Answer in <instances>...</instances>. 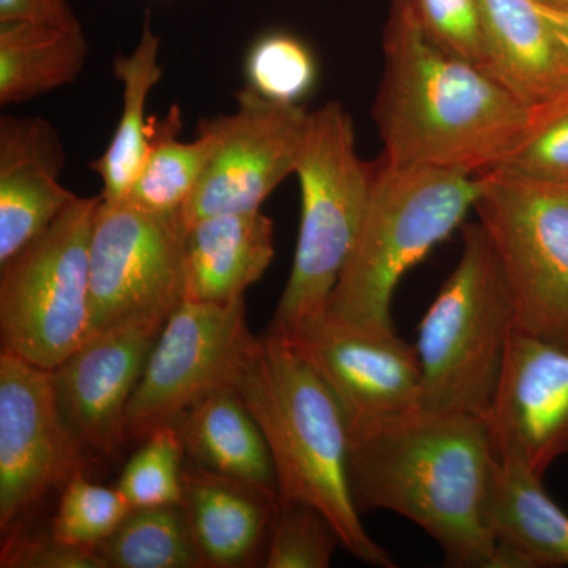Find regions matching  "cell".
<instances>
[{
	"instance_id": "cell-1",
	"label": "cell",
	"mask_w": 568,
	"mask_h": 568,
	"mask_svg": "<svg viewBox=\"0 0 568 568\" xmlns=\"http://www.w3.org/2000/svg\"><path fill=\"white\" fill-rule=\"evenodd\" d=\"M497 463L485 418L417 409L351 432V495L361 515L416 523L448 567L506 568L488 519Z\"/></svg>"
},
{
	"instance_id": "cell-2",
	"label": "cell",
	"mask_w": 568,
	"mask_h": 568,
	"mask_svg": "<svg viewBox=\"0 0 568 568\" xmlns=\"http://www.w3.org/2000/svg\"><path fill=\"white\" fill-rule=\"evenodd\" d=\"M373 118L384 162L480 175L525 138L532 108L476 63L437 48L394 2Z\"/></svg>"
},
{
	"instance_id": "cell-3",
	"label": "cell",
	"mask_w": 568,
	"mask_h": 568,
	"mask_svg": "<svg viewBox=\"0 0 568 568\" xmlns=\"http://www.w3.org/2000/svg\"><path fill=\"white\" fill-rule=\"evenodd\" d=\"M231 387L267 440L282 500L317 508L355 559L396 567L387 549L366 532L351 495L345 410L298 347L283 336L250 335Z\"/></svg>"
},
{
	"instance_id": "cell-4",
	"label": "cell",
	"mask_w": 568,
	"mask_h": 568,
	"mask_svg": "<svg viewBox=\"0 0 568 568\" xmlns=\"http://www.w3.org/2000/svg\"><path fill=\"white\" fill-rule=\"evenodd\" d=\"M484 189L481 175L376 163L372 196L353 253L325 315L390 331L392 298L407 271L465 222Z\"/></svg>"
},
{
	"instance_id": "cell-5",
	"label": "cell",
	"mask_w": 568,
	"mask_h": 568,
	"mask_svg": "<svg viewBox=\"0 0 568 568\" xmlns=\"http://www.w3.org/2000/svg\"><path fill=\"white\" fill-rule=\"evenodd\" d=\"M515 328L514 302L487 231L467 223L457 267L418 325L420 409L487 417Z\"/></svg>"
},
{
	"instance_id": "cell-6",
	"label": "cell",
	"mask_w": 568,
	"mask_h": 568,
	"mask_svg": "<svg viewBox=\"0 0 568 568\" xmlns=\"http://www.w3.org/2000/svg\"><path fill=\"white\" fill-rule=\"evenodd\" d=\"M375 171L357 155L353 118L342 104L310 112L295 168L302 194L297 246L267 334L286 338L325 312L361 234Z\"/></svg>"
},
{
	"instance_id": "cell-7",
	"label": "cell",
	"mask_w": 568,
	"mask_h": 568,
	"mask_svg": "<svg viewBox=\"0 0 568 568\" xmlns=\"http://www.w3.org/2000/svg\"><path fill=\"white\" fill-rule=\"evenodd\" d=\"M100 196H78L40 237L0 264L2 347L54 369L88 339L91 239Z\"/></svg>"
},
{
	"instance_id": "cell-8",
	"label": "cell",
	"mask_w": 568,
	"mask_h": 568,
	"mask_svg": "<svg viewBox=\"0 0 568 568\" xmlns=\"http://www.w3.org/2000/svg\"><path fill=\"white\" fill-rule=\"evenodd\" d=\"M478 223L514 302L517 331L568 349V182L480 174Z\"/></svg>"
},
{
	"instance_id": "cell-9",
	"label": "cell",
	"mask_w": 568,
	"mask_h": 568,
	"mask_svg": "<svg viewBox=\"0 0 568 568\" xmlns=\"http://www.w3.org/2000/svg\"><path fill=\"white\" fill-rule=\"evenodd\" d=\"M185 234L182 211L148 212L102 197L91 239L88 339L129 321L168 320L185 301Z\"/></svg>"
},
{
	"instance_id": "cell-10",
	"label": "cell",
	"mask_w": 568,
	"mask_h": 568,
	"mask_svg": "<svg viewBox=\"0 0 568 568\" xmlns=\"http://www.w3.org/2000/svg\"><path fill=\"white\" fill-rule=\"evenodd\" d=\"M85 448L63 416L51 369L0 349V532L31 517L84 469Z\"/></svg>"
},
{
	"instance_id": "cell-11",
	"label": "cell",
	"mask_w": 568,
	"mask_h": 568,
	"mask_svg": "<svg viewBox=\"0 0 568 568\" xmlns=\"http://www.w3.org/2000/svg\"><path fill=\"white\" fill-rule=\"evenodd\" d=\"M250 335L245 297L231 304L183 301L164 323L126 410V444L178 425L205 396L231 387Z\"/></svg>"
},
{
	"instance_id": "cell-12",
	"label": "cell",
	"mask_w": 568,
	"mask_h": 568,
	"mask_svg": "<svg viewBox=\"0 0 568 568\" xmlns=\"http://www.w3.org/2000/svg\"><path fill=\"white\" fill-rule=\"evenodd\" d=\"M235 102L231 114L207 119L215 148L182 207L186 227L219 213L260 211L295 174L308 122L305 108L265 99L248 84L235 93Z\"/></svg>"
},
{
	"instance_id": "cell-13",
	"label": "cell",
	"mask_w": 568,
	"mask_h": 568,
	"mask_svg": "<svg viewBox=\"0 0 568 568\" xmlns=\"http://www.w3.org/2000/svg\"><path fill=\"white\" fill-rule=\"evenodd\" d=\"M286 338L334 392L349 432L420 409L417 349L403 342L394 328L358 327L324 312L304 321Z\"/></svg>"
},
{
	"instance_id": "cell-14",
	"label": "cell",
	"mask_w": 568,
	"mask_h": 568,
	"mask_svg": "<svg viewBox=\"0 0 568 568\" xmlns=\"http://www.w3.org/2000/svg\"><path fill=\"white\" fill-rule=\"evenodd\" d=\"M485 422L497 462L544 477L568 455V349L515 328Z\"/></svg>"
},
{
	"instance_id": "cell-15",
	"label": "cell",
	"mask_w": 568,
	"mask_h": 568,
	"mask_svg": "<svg viewBox=\"0 0 568 568\" xmlns=\"http://www.w3.org/2000/svg\"><path fill=\"white\" fill-rule=\"evenodd\" d=\"M164 323L112 325L51 369L63 416L91 454L118 457L126 446V410Z\"/></svg>"
},
{
	"instance_id": "cell-16",
	"label": "cell",
	"mask_w": 568,
	"mask_h": 568,
	"mask_svg": "<svg viewBox=\"0 0 568 568\" xmlns=\"http://www.w3.org/2000/svg\"><path fill=\"white\" fill-rule=\"evenodd\" d=\"M65 152L43 118H0V264L40 237L78 194L61 183Z\"/></svg>"
},
{
	"instance_id": "cell-17",
	"label": "cell",
	"mask_w": 568,
	"mask_h": 568,
	"mask_svg": "<svg viewBox=\"0 0 568 568\" xmlns=\"http://www.w3.org/2000/svg\"><path fill=\"white\" fill-rule=\"evenodd\" d=\"M282 497L190 463L182 506L207 568L264 566Z\"/></svg>"
},
{
	"instance_id": "cell-18",
	"label": "cell",
	"mask_w": 568,
	"mask_h": 568,
	"mask_svg": "<svg viewBox=\"0 0 568 568\" xmlns=\"http://www.w3.org/2000/svg\"><path fill=\"white\" fill-rule=\"evenodd\" d=\"M274 256V220L261 209L204 216L186 227L183 297L201 304L244 298Z\"/></svg>"
},
{
	"instance_id": "cell-19",
	"label": "cell",
	"mask_w": 568,
	"mask_h": 568,
	"mask_svg": "<svg viewBox=\"0 0 568 568\" xmlns=\"http://www.w3.org/2000/svg\"><path fill=\"white\" fill-rule=\"evenodd\" d=\"M487 69L529 108L568 88V47L537 0H478Z\"/></svg>"
},
{
	"instance_id": "cell-20",
	"label": "cell",
	"mask_w": 568,
	"mask_h": 568,
	"mask_svg": "<svg viewBox=\"0 0 568 568\" xmlns=\"http://www.w3.org/2000/svg\"><path fill=\"white\" fill-rule=\"evenodd\" d=\"M175 428L194 465L280 496L271 448L234 387L205 396Z\"/></svg>"
},
{
	"instance_id": "cell-21",
	"label": "cell",
	"mask_w": 568,
	"mask_h": 568,
	"mask_svg": "<svg viewBox=\"0 0 568 568\" xmlns=\"http://www.w3.org/2000/svg\"><path fill=\"white\" fill-rule=\"evenodd\" d=\"M541 480L526 467L497 463L488 519L506 568L568 566V514Z\"/></svg>"
},
{
	"instance_id": "cell-22",
	"label": "cell",
	"mask_w": 568,
	"mask_h": 568,
	"mask_svg": "<svg viewBox=\"0 0 568 568\" xmlns=\"http://www.w3.org/2000/svg\"><path fill=\"white\" fill-rule=\"evenodd\" d=\"M160 47L162 41L153 32L148 13L134 50L119 54L114 61V74L122 84L121 119L106 151L91 163L92 170L102 178V197L110 203L125 200L151 151L145 108L152 89L163 77Z\"/></svg>"
},
{
	"instance_id": "cell-23",
	"label": "cell",
	"mask_w": 568,
	"mask_h": 568,
	"mask_svg": "<svg viewBox=\"0 0 568 568\" xmlns=\"http://www.w3.org/2000/svg\"><path fill=\"white\" fill-rule=\"evenodd\" d=\"M89 44L81 28L0 22V104H21L77 81Z\"/></svg>"
},
{
	"instance_id": "cell-24",
	"label": "cell",
	"mask_w": 568,
	"mask_h": 568,
	"mask_svg": "<svg viewBox=\"0 0 568 568\" xmlns=\"http://www.w3.org/2000/svg\"><path fill=\"white\" fill-rule=\"evenodd\" d=\"M181 129V110L173 106L170 114L152 130L148 160L122 201L148 212L182 211L211 159L215 133L207 119L197 125L193 141H179Z\"/></svg>"
},
{
	"instance_id": "cell-25",
	"label": "cell",
	"mask_w": 568,
	"mask_h": 568,
	"mask_svg": "<svg viewBox=\"0 0 568 568\" xmlns=\"http://www.w3.org/2000/svg\"><path fill=\"white\" fill-rule=\"evenodd\" d=\"M97 551L106 568H207L182 503L132 508Z\"/></svg>"
},
{
	"instance_id": "cell-26",
	"label": "cell",
	"mask_w": 568,
	"mask_h": 568,
	"mask_svg": "<svg viewBox=\"0 0 568 568\" xmlns=\"http://www.w3.org/2000/svg\"><path fill=\"white\" fill-rule=\"evenodd\" d=\"M181 435L174 425L155 429L123 467L119 491L132 508L182 503L183 458Z\"/></svg>"
},
{
	"instance_id": "cell-27",
	"label": "cell",
	"mask_w": 568,
	"mask_h": 568,
	"mask_svg": "<svg viewBox=\"0 0 568 568\" xmlns=\"http://www.w3.org/2000/svg\"><path fill=\"white\" fill-rule=\"evenodd\" d=\"M250 88L265 99L298 104L315 85V55L290 33H268L250 48L245 59Z\"/></svg>"
},
{
	"instance_id": "cell-28",
	"label": "cell",
	"mask_w": 568,
	"mask_h": 568,
	"mask_svg": "<svg viewBox=\"0 0 568 568\" xmlns=\"http://www.w3.org/2000/svg\"><path fill=\"white\" fill-rule=\"evenodd\" d=\"M130 510L132 507L118 487L92 484L81 473L63 487L51 530L63 544L97 548L119 528Z\"/></svg>"
},
{
	"instance_id": "cell-29",
	"label": "cell",
	"mask_w": 568,
	"mask_h": 568,
	"mask_svg": "<svg viewBox=\"0 0 568 568\" xmlns=\"http://www.w3.org/2000/svg\"><path fill=\"white\" fill-rule=\"evenodd\" d=\"M338 547H343L338 534L317 508L282 500L263 567L327 568Z\"/></svg>"
},
{
	"instance_id": "cell-30",
	"label": "cell",
	"mask_w": 568,
	"mask_h": 568,
	"mask_svg": "<svg viewBox=\"0 0 568 568\" xmlns=\"http://www.w3.org/2000/svg\"><path fill=\"white\" fill-rule=\"evenodd\" d=\"M496 170L538 181L568 182V88L532 108L525 138Z\"/></svg>"
},
{
	"instance_id": "cell-31",
	"label": "cell",
	"mask_w": 568,
	"mask_h": 568,
	"mask_svg": "<svg viewBox=\"0 0 568 568\" xmlns=\"http://www.w3.org/2000/svg\"><path fill=\"white\" fill-rule=\"evenodd\" d=\"M417 22L426 39L448 54L487 70L478 0H394ZM489 73V71H488Z\"/></svg>"
},
{
	"instance_id": "cell-32",
	"label": "cell",
	"mask_w": 568,
	"mask_h": 568,
	"mask_svg": "<svg viewBox=\"0 0 568 568\" xmlns=\"http://www.w3.org/2000/svg\"><path fill=\"white\" fill-rule=\"evenodd\" d=\"M2 568H106L97 548L63 544L52 530H32L28 525L14 526L2 536Z\"/></svg>"
},
{
	"instance_id": "cell-33",
	"label": "cell",
	"mask_w": 568,
	"mask_h": 568,
	"mask_svg": "<svg viewBox=\"0 0 568 568\" xmlns=\"http://www.w3.org/2000/svg\"><path fill=\"white\" fill-rule=\"evenodd\" d=\"M36 21L62 28H81L67 0H0V22Z\"/></svg>"
},
{
	"instance_id": "cell-34",
	"label": "cell",
	"mask_w": 568,
	"mask_h": 568,
	"mask_svg": "<svg viewBox=\"0 0 568 568\" xmlns=\"http://www.w3.org/2000/svg\"><path fill=\"white\" fill-rule=\"evenodd\" d=\"M540 6L568 47V0H559L555 6Z\"/></svg>"
},
{
	"instance_id": "cell-35",
	"label": "cell",
	"mask_w": 568,
	"mask_h": 568,
	"mask_svg": "<svg viewBox=\"0 0 568 568\" xmlns=\"http://www.w3.org/2000/svg\"><path fill=\"white\" fill-rule=\"evenodd\" d=\"M538 3H544V6H555L559 0H537Z\"/></svg>"
}]
</instances>
